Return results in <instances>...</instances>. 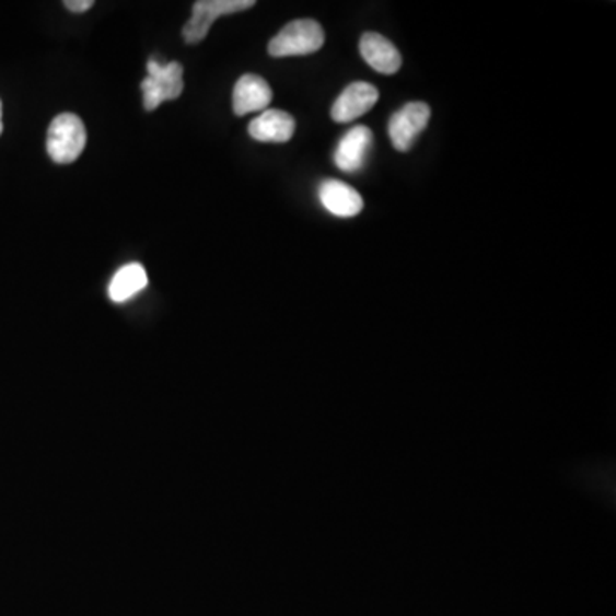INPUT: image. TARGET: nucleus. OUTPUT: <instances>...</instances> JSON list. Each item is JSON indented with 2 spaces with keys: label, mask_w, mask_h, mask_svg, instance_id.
<instances>
[{
  "label": "nucleus",
  "mask_w": 616,
  "mask_h": 616,
  "mask_svg": "<svg viewBox=\"0 0 616 616\" xmlns=\"http://www.w3.org/2000/svg\"><path fill=\"white\" fill-rule=\"evenodd\" d=\"M272 91L260 75L245 74L236 81L233 90V112L244 117L254 112L267 111L271 103Z\"/></svg>",
  "instance_id": "obj_8"
},
{
  "label": "nucleus",
  "mask_w": 616,
  "mask_h": 616,
  "mask_svg": "<svg viewBox=\"0 0 616 616\" xmlns=\"http://www.w3.org/2000/svg\"><path fill=\"white\" fill-rule=\"evenodd\" d=\"M360 54L373 71L393 75L400 69V54L390 39L379 33H365L360 39Z\"/></svg>",
  "instance_id": "obj_9"
},
{
  "label": "nucleus",
  "mask_w": 616,
  "mask_h": 616,
  "mask_svg": "<svg viewBox=\"0 0 616 616\" xmlns=\"http://www.w3.org/2000/svg\"><path fill=\"white\" fill-rule=\"evenodd\" d=\"M146 284H148V275L144 267L138 263L127 264L115 272L108 287V294L114 302H127L133 294L144 290Z\"/></svg>",
  "instance_id": "obj_12"
},
{
  "label": "nucleus",
  "mask_w": 616,
  "mask_h": 616,
  "mask_svg": "<svg viewBox=\"0 0 616 616\" xmlns=\"http://www.w3.org/2000/svg\"><path fill=\"white\" fill-rule=\"evenodd\" d=\"M63 5L71 12H86L95 5V2L93 0H66Z\"/></svg>",
  "instance_id": "obj_13"
},
{
  "label": "nucleus",
  "mask_w": 616,
  "mask_h": 616,
  "mask_svg": "<svg viewBox=\"0 0 616 616\" xmlns=\"http://www.w3.org/2000/svg\"><path fill=\"white\" fill-rule=\"evenodd\" d=\"M86 127L78 115H57L48 127L47 151L60 165L75 162L86 148Z\"/></svg>",
  "instance_id": "obj_1"
},
{
  "label": "nucleus",
  "mask_w": 616,
  "mask_h": 616,
  "mask_svg": "<svg viewBox=\"0 0 616 616\" xmlns=\"http://www.w3.org/2000/svg\"><path fill=\"white\" fill-rule=\"evenodd\" d=\"M318 199L324 208L338 218H353L363 209V197L339 181H326L318 187Z\"/></svg>",
  "instance_id": "obj_10"
},
{
  "label": "nucleus",
  "mask_w": 616,
  "mask_h": 616,
  "mask_svg": "<svg viewBox=\"0 0 616 616\" xmlns=\"http://www.w3.org/2000/svg\"><path fill=\"white\" fill-rule=\"evenodd\" d=\"M184 67L178 62H148V78L141 83L146 111H156L166 100H177L184 91Z\"/></svg>",
  "instance_id": "obj_3"
},
{
  "label": "nucleus",
  "mask_w": 616,
  "mask_h": 616,
  "mask_svg": "<svg viewBox=\"0 0 616 616\" xmlns=\"http://www.w3.org/2000/svg\"><path fill=\"white\" fill-rule=\"evenodd\" d=\"M377 102V88L370 83H363V81H357V83H351L350 86L346 88L338 100L334 102L330 117H333L334 123L338 124L353 123L361 115L372 111Z\"/></svg>",
  "instance_id": "obj_6"
},
{
  "label": "nucleus",
  "mask_w": 616,
  "mask_h": 616,
  "mask_svg": "<svg viewBox=\"0 0 616 616\" xmlns=\"http://www.w3.org/2000/svg\"><path fill=\"white\" fill-rule=\"evenodd\" d=\"M324 42H326V35L317 21L297 20L287 24L269 42L267 50L272 57L309 56V54L321 50Z\"/></svg>",
  "instance_id": "obj_2"
},
{
  "label": "nucleus",
  "mask_w": 616,
  "mask_h": 616,
  "mask_svg": "<svg viewBox=\"0 0 616 616\" xmlns=\"http://www.w3.org/2000/svg\"><path fill=\"white\" fill-rule=\"evenodd\" d=\"M0 133H2V103H0Z\"/></svg>",
  "instance_id": "obj_14"
},
{
  "label": "nucleus",
  "mask_w": 616,
  "mask_h": 616,
  "mask_svg": "<svg viewBox=\"0 0 616 616\" xmlns=\"http://www.w3.org/2000/svg\"><path fill=\"white\" fill-rule=\"evenodd\" d=\"M430 106L423 102H411L403 106L390 120V138L397 151L411 150L418 136L430 120Z\"/></svg>",
  "instance_id": "obj_5"
},
{
  "label": "nucleus",
  "mask_w": 616,
  "mask_h": 616,
  "mask_svg": "<svg viewBox=\"0 0 616 616\" xmlns=\"http://www.w3.org/2000/svg\"><path fill=\"white\" fill-rule=\"evenodd\" d=\"M373 142L369 127L357 126L342 136L338 150L334 153V163L341 172L355 173L365 165L367 154Z\"/></svg>",
  "instance_id": "obj_7"
},
{
  "label": "nucleus",
  "mask_w": 616,
  "mask_h": 616,
  "mask_svg": "<svg viewBox=\"0 0 616 616\" xmlns=\"http://www.w3.org/2000/svg\"><path fill=\"white\" fill-rule=\"evenodd\" d=\"M248 133L259 142L283 144L293 138L294 118L283 111H264L248 124Z\"/></svg>",
  "instance_id": "obj_11"
},
{
  "label": "nucleus",
  "mask_w": 616,
  "mask_h": 616,
  "mask_svg": "<svg viewBox=\"0 0 616 616\" xmlns=\"http://www.w3.org/2000/svg\"><path fill=\"white\" fill-rule=\"evenodd\" d=\"M254 0H199L193 8V18L184 26L185 42L189 45L199 44L208 36L209 30L218 18L254 8Z\"/></svg>",
  "instance_id": "obj_4"
}]
</instances>
